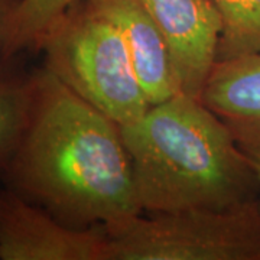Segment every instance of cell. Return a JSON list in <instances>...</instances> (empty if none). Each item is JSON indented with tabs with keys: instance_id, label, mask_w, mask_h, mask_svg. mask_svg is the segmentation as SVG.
<instances>
[{
	"instance_id": "cell-1",
	"label": "cell",
	"mask_w": 260,
	"mask_h": 260,
	"mask_svg": "<svg viewBox=\"0 0 260 260\" xmlns=\"http://www.w3.org/2000/svg\"><path fill=\"white\" fill-rule=\"evenodd\" d=\"M32 81L30 120L5 172L8 188L75 229L143 214L120 126L47 67Z\"/></svg>"
},
{
	"instance_id": "cell-2",
	"label": "cell",
	"mask_w": 260,
	"mask_h": 260,
	"mask_svg": "<svg viewBox=\"0 0 260 260\" xmlns=\"http://www.w3.org/2000/svg\"><path fill=\"white\" fill-rule=\"evenodd\" d=\"M120 132L142 213L224 210L259 200L251 158L200 99L175 94Z\"/></svg>"
},
{
	"instance_id": "cell-3",
	"label": "cell",
	"mask_w": 260,
	"mask_h": 260,
	"mask_svg": "<svg viewBox=\"0 0 260 260\" xmlns=\"http://www.w3.org/2000/svg\"><path fill=\"white\" fill-rule=\"evenodd\" d=\"M38 48L49 71L119 126L150 107L119 29L85 0L58 19Z\"/></svg>"
},
{
	"instance_id": "cell-4",
	"label": "cell",
	"mask_w": 260,
	"mask_h": 260,
	"mask_svg": "<svg viewBox=\"0 0 260 260\" xmlns=\"http://www.w3.org/2000/svg\"><path fill=\"white\" fill-rule=\"evenodd\" d=\"M104 229L103 260H260V198L224 210L138 214Z\"/></svg>"
},
{
	"instance_id": "cell-5",
	"label": "cell",
	"mask_w": 260,
	"mask_h": 260,
	"mask_svg": "<svg viewBox=\"0 0 260 260\" xmlns=\"http://www.w3.org/2000/svg\"><path fill=\"white\" fill-rule=\"evenodd\" d=\"M104 225L75 229L10 188L0 191V260H103Z\"/></svg>"
},
{
	"instance_id": "cell-6",
	"label": "cell",
	"mask_w": 260,
	"mask_h": 260,
	"mask_svg": "<svg viewBox=\"0 0 260 260\" xmlns=\"http://www.w3.org/2000/svg\"><path fill=\"white\" fill-rule=\"evenodd\" d=\"M167 42L181 93L200 99L217 64L221 16L213 0H138Z\"/></svg>"
},
{
	"instance_id": "cell-7",
	"label": "cell",
	"mask_w": 260,
	"mask_h": 260,
	"mask_svg": "<svg viewBox=\"0 0 260 260\" xmlns=\"http://www.w3.org/2000/svg\"><path fill=\"white\" fill-rule=\"evenodd\" d=\"M119 29L150 106L181 93L167 42L138 0H85Z\"/></svg>"
},
{
	"instance_id": "cell-8",
	"label": "cell",
	"mask_w": 260,
	"mask_h": 260,
	"mask_svg": "<svg viewBox=\"0 0 260 260\" xmlns=\"http://www.w3.org/2000/svg\"><path fill=\"white\" fill-rule=\"evenodd\" d=\"M200 100L223 120L244 153L260 158V56L217 61Z\"/></svg>"
},
{
	"instance_id": "cell-9",
	"label": "cell",
	"mask_w": 260,
	"mask_h": 260,
	"mask_svg": "<svg viewBox=\"0 0 260 260\" xmlns=\"http://www.w3.org/2000/svg\"><path fill=\"white\" fill-rule=\"evenodd\" d=\"M34 104L32 77L0 65V175H5L26 133Z\"/></svg>"
},
{
	"instance_id": "cell-10",
	"label": "cell",
	"mask_w": 260,
	"mask_h": 260,
	"mask_svg": "<svg viewBox=\"0 0 260 260\" xmlns=\"http://www.w3.org/2000/svg\"><path fill=\"white\" fill-rule=\"evenodd\" d=\"M221 16L217 61L260 56V0H213Z\"/></svg>"
},
{
	"instance_id": "cell-11",
	"label": "cell",
	"mask_w": 260,
	"mask_h": 260,
	"mask_svg": "<svg viewBox=\"0 0 260 260\" xmlns=\"http://www.w3.org/2000/svg\"><path fill=\"white\" fill-rule=\"evenodd\" d=\"M83 0H19L12 22L5 58L22 49L38 47L52 25L64 13Z\"/></svg>"
},
{
	"instance_id": "cell-12",
	"label": "cell",
	"mask_w": 260,
	"mask_h": 260,
	"mask_svg": "<svg viewBox=\"0 0 260 260\" xmlns=\"http://www.w3.org/2000/svg\"><path fill=\"white\" fill-rule=\"evenodd\" d=\"M19 0H0V52L8 44Z\"/></svg>"
},
{
	"instance_id": "cell-13",
	"label": "cell",
	"mask_w": 260,
	"mask_h": 260,
	"mask_svg": "<svg viewBox=\"0 0 260 260\" xmlns=\"http://www.w3.org/2000/svg\"><path fill=\"white\" fill-rule=\"evenodd\" d=\"M251 164H253V168H254V172H256V177H257L260 186V158H251Z\"/></svg>"
}]
</instances>
